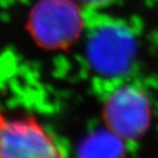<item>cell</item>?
Returning a JSON list of instances; mask_svg holds the SVG:
<instances>
[{"label":"cell","instance_id":"obj_5","mask_svg":"<svg viewBox=\"0 0 158 158\" xmlns=\"http://www.w3.org/2000/svg\"><path fill=\"white\" fill-rule=\"evenodd\" d=\"M123 139L106 128L92 134L81 144L78 158H124Z\"/></svg>","mask_w":158,"mask_h":158},{"label":"cell","instance_id":"obj_4","mask_svg":"<svg viewBox=\"0 0 158 158\" xmlns=\"http://www.w3.org/2000/svg\"><path fill=\"white\" fill-rule=\"evenodd\" d=\"M87 53L90 63L98 72L104 75H118L131 65L135 54V43L125 29L106 25L91 34Z\"/></svg>","mask_w":158,"mask_h":158},{"label":"cell","instance_id":"obj_3","mask_svg":"<svg viewBox=\"0 0 158 158\" xmlns=\"http://www.w3.org/2000/svg\"><path fill=\"white\" fill-rule=\"evenodd\" d=\"M102 116L110 132L125 141L136 139L149 127L151 103L142 90L125 86L108 97Z\"/></svg>","mask_w":158,"mask_h":158},{"label":"cell","instance_id":"obj_2","mask_svg":"<svg viewBox=\"0 0 158 158\" xmlns=\"http://www.w3.org/2000/svg\"><path fill=\"white\" fill-rule=\"evenodd\" d=\"M0 158H66L55 137L31 114L0 108Z\"/></svg>","mask_w":158,"mask_h":158},{"label":"cell","instance_id":"obj_1","mask_svg":"<svg viewBox=\"0 0 158 158\" xmlns=\"http://www.w3.org/2000/svg\"><path fill=\"white\" fill-rule=\"evenodd\" d=\"M27 29L40 47L60 51L76 43L84 19L75 0H37L29 13Z\"/></svg>","mask_w":158,"mask_h":158},{"label":"cell","instance_id":"obj_6","mask_svg":"<svg viewBox=\"0 0 158 158\" xmlns=\"http://www.w3.org/2000/svg\"><path fill=\"white\" fill-rule=\"evenodd\" d=\"M80 2L82 3H86V5H94V6H97V5H103V3L108 2L110 0H78Z\"/></svg>","mask_w":158,"mask_h":158}]
</instances>
